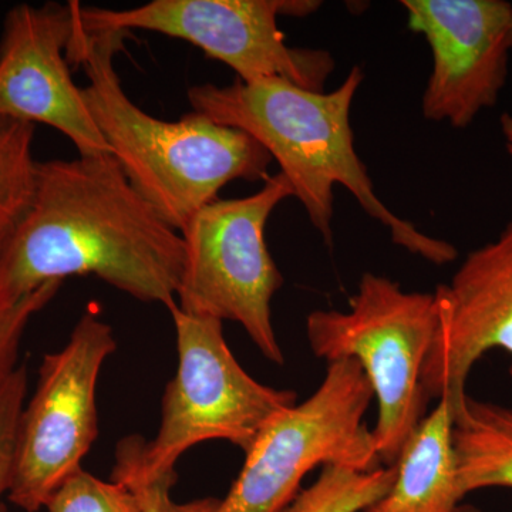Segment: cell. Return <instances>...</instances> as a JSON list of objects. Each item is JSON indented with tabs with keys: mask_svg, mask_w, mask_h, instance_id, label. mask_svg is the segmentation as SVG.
I'll return each instance as SVG.
<instances>
[{
	"mask_svg": "<svg viewBox=\"0 0 512 512\" xmlns=\"http://www.w3.org/2000/svg\"><path fill=\"white\" fill-rule=\"evenodd\" d=\"M178 366L165 387L157 436L126 437L116 453L144 476L175 470L184 453L207 441H228L247 453L262 430L298 403L293 390L258 382L224 338L222 320L170 309Z\"/></svg>",
	"mask_w": 512,
	"mask_h": 512,
	"instance_id": "5b68a950",
	"label": "cell"
},
{
	"mask_svg": "<svg viewBox=\"0 0 512 512\" xmlns=\"http://www.w3.org/2000/svg\"><path fill=\"white\" fill-rule=\"evenodd\" d=\"M373 400L372 386L356 360L328 363L315 393L262 430L215 512H282L316 467H383L365 421Z\"/></svg>",
	"mask_w": 512,
	"mask_h": 512,
	"instance_id": "52a82bcc",
	"label": "cell"
},
{
	"mask_svg": "<svg viewBox=\"0 0 512 512\" xmlns=\"http://www.w3.org/2000/svg\"><path fill=\"white\" fill-rule=\"evenodd\" d=\"M116 349L113 328L90 305L69 342L43 357L16 441L8 500L20 510L45 508L57 488L82 468L99 436L97 382Z\"/></svg>",
	"mask_w": 512,
	"mask_h": 512,
	"instance_id": "9c48e42d",
	"label": "cell"
},
{
	"mask_svg": "<svg viewBox=\"0 0 512 512\" xmlns=\"http://www.w3.org/2000/svg\"><path fill=\"white\" fill-rule=\"evenodd\" d=\"M35 124L0 114V214L18 221L32 204Z\"/></svg>",
	"mask_w": 512,
	"mask_h": 512,
	"instance_id": "2e32d148",
	"label": "cell"
},
{
	"mask_svg": "<svg viewBox=\"0 0 512 512\" xmlns=\"http://www.w3.org/2000/svg\"><path fill=\"white\" fill-rule=\"evenodd\" d=\"M454 404L439 400L419 424L396 463V480L363 512H457L463 501L454 450Z\"/></svg>",
	"mask_w": 512,
	"mask_h": 512,
	"instance_id": "4fadbf2b",
	"label": "cell"
},
{
	"mask_svg": "<svg viewBox=\"0 0 512 512\" xmlns=\"http://www.w3.org/2000/svg\"><path fill=\"white\" fill-rule=\"evenodd\" d=\"M28 396V370L16 367L15 372L0 386V512H5L3 500L9 497L15 467L16 441L20 416Z\"/></svg>",
	"mask_w": 512,
	"mask_h": 512,
	"instance_id": "ffe728a7",
	"label": "cell"
},
{
	"mask_svg": "<svg viewBox=\"0 0 512 512\" xmlns=\"http://www.w3.org/2000/svg\"><path fill=\"white\" fill-rule=\"evenodd\" d=\"M291 197V183L278 173L255 194L204 205L181 229L185 268L178 308L239 323L259 352L279 366L285 356L272 322V301L285 279L266 245L265 228L275 208Z\"/></svg>",
	"mask_w": 512,
	"mask_h": 512,
	"instance_id": "8992f818",
	"label": "cell"
},
{
	"mask_svg": "<svg viewBox=\"0 0 512 512\" xmlns=\"http://www.w3.org/2000/svg\"><path fill=\"white\" fill-rule=\"evenodd\" d=\"M437 330L433 292H406L399 282L366 272L348 311H313L306 336L313 355L328 363L356 360L372 386V429L384 467L396 466L404 444L427 416L421 375Z\"/></svg>",
	"mask_w": 512,
	"mask_h": 512,
	"instance_id": "277c9868",
	"label": "cell"
},
{
	"mask_svg": "<svg viewBox=\"0 0 512 512\" xmlns=\"http://www.w3.org/2000/svg\"><path fill=\"white\" fill-rule=\"evenodd\" d=\"M80 6L67 60L86 74L84 101L111 156L131 187L168 225L181 232L231 181L269 177L274 160L244 131L197 111L177 121L161 120L134 104L114 66L127 33L87 32Z\"/></svg>",
	"mask_w": 512,
	"mask_h": 512,
	"instance_id": "3957f363",
	"label": "cell"
},
{
	"mask_svg": "<svg viewBox=\"0 0 512 512\" xmlns=\"http://www.w3.org/2000/svg\"><path fill=\"white\" fill-rule=\"evenodd\" d=\"M457 512H481V510H478V508L474 507V505L461 504Z\"/></svg>",
	"mask_w": 512,
	"mask_h": 512,
	"instance_id": "603a6c76",
	"label": "cell"
},
{
	"mask_svg": "<svg viewBox=\"0 0 512 512\" xmlns=\"http://www.w3.org/2000/svg\"><path fill=\"white\" fill-rule=\"evenodd\" d=\"M15 224L16 221H13L12 218L0 214V258H2L3 251H5L6 244H8Z\"/></svg>",
	"mask_w": 512,
	"mask_h": 512,
	"instance_id": "44dd1931",
	"label": "cell"
},
{
	"mask_svg": "<svg viewBox=\"0 0 512 512\" xmlns=\"http://www.w3.org/2000/svg\"><path fill=\"white\" fill-rule=\"evenodd\" d=\"M501 134L504 138V146L507 153L512 157V114L503 113L500 117Z\"/></svg>",
	"mask_w": 512,
	"mask_h": 512,
	"instance_id": "7402d4cb",
	"label": "cell"
},
{
	"mask_svg": "<svg viewBox=\"0 0 512 512\" xmlns=\"http://www.w3.org/2000/svg\"><path fill=\"white\" fill-rule=\"evenodd\" d=\"M184 268L183 235L131 187L111 154L46 161L36 165L32 204L0 258V305L66 276L96 275L170 311Z\"/></svg>",
	"mask_w": 512,
	"mask_h": 512,
	"instance_id": "6da1fadb",
	"label": "cell"
},
{
	"mask_svg": "<svg viewBox=\"0 0 512 512\" xmlns=\"http://www.w3.org/2000/svg\"><path fill=\"white\" fill-rule=\"evenodd\" d=\"M433 293L436 338L421 383L429 399L448 397L457 410L485 353L501 349L512 356V215L494 241L471 251Z\"/></svg>",
	"mask_w": 512,
	"mask_h": 512,
	"instance_id": "7c38bea8",
	"label": "cell"
},
{
	"mask_svg": "<svg viewBox=\"0 0 512 512\" xmlns=\"http://www.w3.org/2000/svg\"><path fill=\"white\" fill-rule=\"evenodd\" d=\"M62 284L47 282L19 301L0 305V386L19 366L20 345L30 320L49 305Z\"/></svg>",
	"mask_w": 512,
	"mask_h": 512,
	"instance_id": "d6986e66",
	"label": "cell"
},
{
	"mask_svg": "<svg viewBox=\"0 0 512 512\" xmlns=\"http://www.w3.org/2000/svg\"><path fill=\"white\" fill-rule=\"evenodd\" d=\"M396 474V466L372 471L325 466L282 512H363L390 490Z\"/></svg>",
	"mask_w": 512,
	"mask_h": 512,
	"instance_id": "9a60e30c",
	"label": "cell"
},
{
	"mask_svg": "<svg viewBox=\"0 0 512 512\" xmlns=\"http://www.w3.org/2000/svg\"><path fill=\"white\" fill-rule=\"evenodd\" d=\"M111 480L131 488L136 493L143 512H215L220 504V500L214 497L178 503L171 494L177 483V471L144 476L119 453H116Z\"/></svg>",
	"mask_w": 512,
	"mask_h": 512,
	"instance_id": "ac0fdd59",
	"label": "cell"
},
{
	"mask_svg": "<svg viewBox=\"0 0 512 512\" xmlns=\"http://www.w3.org/2000/svg\"><path fill=\"white\" fill-rule=\"evenodd\" d=\"M407 26L426 39L433 67L424 119L466 128L493 109L508 77L512 5L507 0H402Z\"/></svg>",
	"mask_w": 512,
	"mask_h": 512,
	"instance_id": "30bf717a",
	"label": "cell"
},
{
	"mask_svg": "<svg viewBox=\"0 0 512 512\" xmlns=\"http://www.w3.org/2000/svg\"><path fill=\"white\" fill-rule=\"evenodd\" d=\"M79 2L18 5L9 10L0 37V114L60 131L79 156L111 154L73 82L67 49Z\"/></svg>",
	"mask_w": 512,
	"mask_h": 512,
	"instance_id": "8fae6325",
	"label": "cell"
},
{
	"mask_svg": "<svg viewBox=\"0 0 512 512\" xmlns=\"http://www.w3.org/2000/svg\"><path fill=\"white\" fill-rule=\"evenodd\" d=\"M322 6L316 0H154L113 10L80 6L87 32L148 30L200 47L227 64L245 83L284 79L302 89L325 92L335 72L328 50L286 45L279 16L306 18Z\"/></svg>",
	"mask_w": 512,
	"mask_h": 512,
	"instance_id": "ba28073f",
	"label": "cell"
},
{
	"mask_svg": "<svg viewBox=\"0 0 512 512\" xmlns=\"http://www.w3.org/2000/svg\"><path fill=\"white\" fill-rule=\"evenodd\" d=\"M454 450L461 494L512 488V409L468 396L454 413Z\"/></svg>",
	"mask_w": 512,
	"mask_h": 512,
	"instance_id": "5bb4252c",
	"label": "cell"
},
{
	"mask_svg": "<svg viewBox=\"0 0 512 512\" xmlns=\"http://www.w3.org/2000/svg\"><path fill=\"white\" fill-rule=\"evenodd\" d=\"M47 512H143L136 493L119 481H104L80 468L53 493Z\"/></svg>",
	"mask_w": 512,
	"mask_h": 512,
	"instance_id": "e0dca14e",
	"label": "cell"
},
{
	"mask_svg": "<svg viewBox=\"0 0 512 512\" xmlns=\"http://www.w3.org/2000/svg\"><path fill=\"white\" fill-rule=\"evenodd\" d=\"M363 80L359 66L330 93L302 89L284 79H237L227 86H192L188 101L197 113L244 131L268 151L326 244H333L335 187L342 185L370 218L389 229L397 247L431 264H450L456 261L457 248L393 214L357 156L350 111Z\"/></svg>",
	"mask_w": 512,
	"mask_h": 512,
	"instance_id": "7a4b0ae2",
	"label": "cell"
},
{
	"mask_svg": "<svg viewBox=\"0 0 512 512\" xmlns=\"http://www.w3.org/2000/svg\"><path fill=\"white\" fill-rule=\"evenodd\" d=\"M511 39H512V33H511Z\"/></svg>",
	"mask_w": 512,
	"mask_h": 512,
	"instance_id": "cb8c5ba5",
	"label": "cell"
}]
</instances>
